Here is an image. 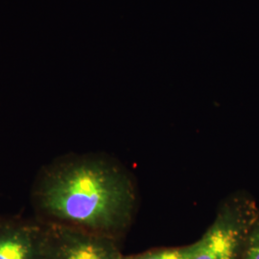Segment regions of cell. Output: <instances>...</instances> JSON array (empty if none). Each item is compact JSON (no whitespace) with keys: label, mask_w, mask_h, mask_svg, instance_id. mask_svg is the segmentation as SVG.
Wrapping results in <instances>:
<instances>
[{"label":"cell","mask_w":259,"mask_h":259,"mask_svg":"<svg viewBox=\"0 0 259 259\" xmlns=\"http://www.w3.org/2000/svg\"><path fill=\"white\" fill-rule=\"evenodd\" d=\"M31 204L38 222L117 240L132 224L137 192L129 172L113 158L66 155L40 169Z\"/></svg>","instance_id":"6da1fadb"},{"label":"cell","mask_w":259,"mask_h":259,"mask_svg":"<svg viewBox=\"0 0 259 259\" xmlns=\"http://www.w3.org/2000/svg\"><path fill=\"white\" fill-rule=\"evenodd\" d=\"M258 218L257 204L250 195H231L199 239V248L191 259H241L248 235Z\"/></svg>","instance_id":"7a4b0ae2"},{"label":"cell","mask_w":259,"mask_h":259,"mask_svg":"<svg viewBox=\"0 0 259 259\" xmlns=\"http://www.w3.org/2000/svg\"><path fill=\"white\" fill-rule=\"evenodd\" d=\"M45 225L41 259H121L113 238L60 225Z\"/></svg>","instance_id":"3957f363"},{"label":"cell","mask_w":259,"mask_h":259,"mask_svg":"<svg viewBox=\"0 0 259 259\" xmlns=\"http://www.w3.org/2000/svg\"><path fill=\"white\" fill-rule=\"evenodd\" d=\"M44 232L37 219H0V259H41Z\"/></svg>","instance_id":"277c9868"},{"label":"cell","mask_w":259,"mask_h":259,"mask_svg":"<svg viewBox=\"0 0 259 259\" xmlns=\"http://www.w3.org/2000/svg\"><path fill=\"white\" fill-rule=\"evenodd\" d=\"M199 248V240L192 244L146 250L135 254H122L121 259H191Z\"/></svg>","instance_id":"5b68a950"},{"label":"cell","mask_w":259,"mask_h":259,"mask_svg":"<svg viewBox=\"0 0 259 259\" xmlns=\"http://www.w3.org/2000/svg\"><path fill=\"white\" fill-rule=\"evenodd\" d=\"M241 259H259V218L248 235Z\"/></svg>","instance_id":"8992f818"}]
</instances>
